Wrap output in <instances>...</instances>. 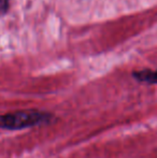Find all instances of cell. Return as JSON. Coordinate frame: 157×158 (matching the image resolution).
<instances>
[{"instance_id": "obj_1", "label": "cell", "mask_w": 157, "mask_h": 158, "mask_svg": "<svg viewBox=\"0 0 157 158\" xmlns=\"http://www.w3.org/2000/svg\"><path fill=\"white\" fill-rule=\"evenodd\" d=\"M53 114L37 110H25L0 115V128L19 130L29 127L48 124L53 119Z\"/></svg>"}, {"instance_id": "obj_2", "label": "cell", "mask_w": 157, "mask_h": 158, "mask_svg": "<svg viewBox=\"0 0 157 158\" xmlns=\"http://www.w3.org/2000/svg\"><path fill=\"white\" fill-rule=\"evenodd\" d=\"M132 77L140 83L157 84V69L156 70L144 69V70L134 71V72H132Z\"/></svg>"}, {"instance_id": "obj_3", "label": "cell", "mask_w": 157, "mask_h": 158, "mask_svg": "<svg viewBox=\"0 0 157 158\" xmlns=\"http://www.w3.org/2000/svg\"><path fill=\"white\" fill-rule=\"evenodd\" d=\"M9 9V0H0V16L6 14Z\"/></svg>"}]
</instances>
